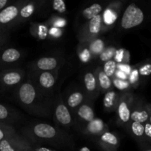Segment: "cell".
<instances>
[{
  "label": "cell",
  "instance_id": "cell-1",
  "mask_svg": "<svg viewBox=\"0 0 151 151\" xmlns=\"http://www.w3.org/2000/svg\"><path fill=\"white\" fill-rule=\"evenodd\" d=\"M21 133L31 145L47 144L59 148H71L75 145L73 139L67 132L48 123L29 124L24 127Z\"/></svg>",
  "mask_w": 151,
  "mask_h": 151
},
{
  "label": "cell",
  "instance_id": "cell-2",
  "mask_svg": "<svg viewBox=\"0 0 151 151\" xmlns=\"http://www.w3.org/2000/svg\"><path fill=\"white\" fill-rule=\"evenodd\" d=\"M13 96L18 104L29 114L43 117L52 116L54 100L43 95L29 80L27 79L15 89Z\"/></svg>",
  "mask_w": 151,
  "mask_h": 151
},
{
  "label": "cell",
  "instance_id": "cell-3",
  "mask_svg": "<svg viewBox=\"0 0 151 151\" xmlns=\"http://www.w3.org/2000/svg\"><path fill=\"white\" fill-rule=\"evenodd\" d=\"M59 71L32 72L28 71L27 78L37 89L45 97L52 98L58 80Z\"/></svg>",
  "mask_w": 151,
  "mask_h": 151
},
{
  "label": "cell",
  "instance_id": "cell-4",
  "mask_svg": "<svg viewBox=\"0 0 151 151\" xmlns=\"http://www.w3.org/2000/svg\"><path fill=\"white\" fill-rule=\"evenodd\" d=\"M26 77V71L21 67L0 71V94L14 91Z\"/></svg>",
  "mask_w": 151,
  "mask_h": 151
},
{
  "label": "cell",
  "instance_id": "cell-5",
  "mask_svg": "<svg viewBox=\"0 0 151 151\" xmlns=\"http://www.w3.org/2000/svg\"><path fill=\"white\" fill-rule=\"evenodd\" d=\"M146 19L145 11L136 3L128 4L124 10L120 22V28L130 30L142 24Z\"/></svg>",
  "mask_w": 151,
  "mask_h": 151
},
{
  "label": "cell",
  "instance_id": "cell-6",
  "mask_svg": "<svg viewBox=\"0 0 151 151\" xmlns=\"http://www.w3.org/2000/svg\"><path fill=\"white\" fill-rule=\"evenodd\" d=\"M64 62V57L61 54H52L30 62L27 68L32 72H55L60 70Z\"/></svg>",
  "mask_w": 151,
  "mask_h": 151
},
{
  "label": "cell",
  "instance_id": "cell-7",
  "mask_svg": "<svg viewBox=\"0 0 151 151\" xmlns=\"http://www.w3.org/2000/svg\"><path fill=\"white\" fill-rule=\"evenodd\" d=\"M103 32V16L100 14L81 25L78 32V39L79 43L87 44L100 37Z\"/></svg>",
  "mask_w": 151,
  "mask_h": 151
},
{
  "label": "cell",
  "instance_id": "cell-8",
  "mask_svg": "<svg viewBox=\"0 0 151 151\" xmlns=\"http://www.w3.org/2000/svg\"><path fill=\"white\" fill-rule=\"evenodd\" d=\"M52 116L57 126L69 128L74 125V116L66 106L62 95H59L54 100Z\"/></svg>",
  "mask_w": 151,
  "mask_h": 151
},
{
  "label": "cell",
  "instance_id": "cell-9",
  "mask_svg": "<svg viewBox=\"0 0 151 151\" xmlns=\"http://www.w3.org/2000/svg\"><path fill=\"white\" fill-rule=\"evenodd\" d=\"M27 0H14L0 11V30L10 31L16 27L19 11Z\"/></svg>",
  "mask_w": 151,
  "mask_h": 151
},
{
  "label": "cell",
  "instance_id": "cell-10",
  "mask_svg": "<svg viewBox=\"0 0 151 151\" xmlns=\"http://www.w3.org/2000/svg\"><path fill=\"white\" fill-rule=\"evenodd\" d=\"M136 95L131 91L121 93L119 103L116 108L117 123L119 126L126 128L131 122V114Z\"/></svg>",
  "mask_w": 151,
  "mask_h": 151
},
{
  "label": "cell",
  "instance_id": "cell-11",
  "mask_svg": "<svg viewBox=\"0 0 151 151\" xmlns=\"http://www.w3.org/2000/svg\"><path fill=\"white\" fill-rule=\"evenodd\" d=\"M24 56V53L16 47H2L0 50V71L19 67Z\"/></svg>",
  "mask_w": 151,
  "mask_h": 151
},
{
  "label": "cell",
  "instance_id": "cell-12",
  "mask_svg": "<svg viewBox=\"0 0 151 151\" xmlns=\"http://www.w3.org/2000/svg\"><path fill=\"white\" fill-rule=\"evenodd\" d=\"M88 101L94 102L100 95V91L94 70L87 69L83 75V87Z\"/></svg>",
  "mask_w": 151,
  "mask_h": 151
},
{
  "label": "cell",
  "instance_id": "cell-13",
  "mask_svg": "<svg viewBox=\"0 0 151 151\" xmlns=\"http://www.w3.org/2000/svg\"><path fill=\"white\" fill-rule=\"evenodd\" d=\"M123 2L122 1H112L105 7L103 16V32L108 30L114 24L118 19L119 13L122 10Z\"/></svg>",
  "mask_w": 151,
  "mask_h": 151
},
{
  "label": "cell",
  "instance_id": "cell-14",
  "mask_svg": "<svg viewBox=\"0 0 151 151\" xmlns=\"http://www.w3.org/2000/svg\"><path fill=\"white\" fill-rule=\"evenodd\" d=\"M44 2H45L44 1H40V0H37V1L27 0L24 5L21 7L16 27L24 24L29 19H31L37 12L41 10V7H44Z\"/></svg>",
  "mask_w": 151,
  "mask_h": 151
},
{
  "label": "cell",
  "instance_id": "cell-15",
  "mask_svg": "<svg viewBox=\"0 0 151 151\" xmlns=\"http://www.w3.org/2000/svg\"><path fill=\"white\" fill-rule=\"evenodd\" d=\"M30 145L28 140L17 134L0 142V151H23Z\"/></svg>",
  "mask_w": 151,
  "mask_h": 151
},
{
  "label": "cell",
  "instance_id": "cell-16",
  "mask_svg": "<svg viewBox=\"0 0 151 151\" xmlns=\"http://www.w3.org/2000/svg\"><path fill=\"white\" fill-rule=\"evenodd\" d=\"M107 124L100 118H94L92 121L84 125L81 128V131L84 136L94 139L100 137L102 134L109 131Z\"/></svg>",
  "mask_w": 151,
  "mask_h": 151
},
{
  "label": "cell",
  "instance_id": "cell-17",
  "mask_svg": "<svg viewBox=\"0 0 151 151\" xmlns=\"http://www.w3.org/2000/svg\"><path fill=\"white\" fill-rule=\"evenodd\" d=\"M73 116L75 117V120L81 128L86 123L92 121L95 118L92 102L87 100L83 103L74 112Z\"/></svg>",
  "mask_w": 151,
  "mask_h": 151
},
{
  "label": "cell",
  "instance_id": "cell-18",
  "mask_svg": "<svg viewBox=\"0 0 151 151\" xmlns=\"http://www.w3.org/2000/svg\"><path fill=\"white\" fill-rule=\"evenodd\" d=\"M97 145L103 151H118L120 140L117 134L108 131L95 139Z\"/></svg>",
  "mask_w": 151,
  "mask_h": 151
},
{
  "label": "cell",
  "instance_id": "cell-19",
  "mask_svg": "<svg viewBox=\"0 0 151 151\" xmlns=\"http://www.w3.org/2000/svg\"><path fill=\"white\" fill-rule=\"evenodd\" d=\"M149 119L147 103L142 98L136 96L131 114V121L145 124Z\"/></svg>",
  "mask_w": 151,
  "mask_h": 151
},
{
  "label": "cell",
  "instance_id": "cell-20",
  "mask_svg": "<svg viewBox=\"0 0 151 151\" xmlns=\"http://www.w3.org/2000/svg\"><path fill=\"white\" fill-rule=\"evenodd\" d=\"M87 100L88 99L86 95L81 87V88H75L69 91V94L66 95L64 101L73 114L77 109Z\"/></svg>",
  "mask_w": 151,
  "mask_h": 151
},
{
  "label": "cell",
  "instance_id": "cell-21",
  "mask_svg": "<svg viewBox=\"0 0 151 151\" xmlns=\"http://www.w3.org/2000/svg\"><path fill=\"white\" fill-rule=\"evenodd\" d=\"M23 119V115L13 108L0 103V123L10 125Z\"/></svg>",
  "mask_w": 151,
  "mask_h": 151
},
{
  "label": "cell",
  "instance_id": "cell-22",
  "mask_svg": "<svg viewBox=\"0 0 151 151\" xmlns=\"http://www.w3.org/2000/svg\"><path fill=\"white\" fill-rule=\"evenodd\" d=\"M119 97L120 94L114 89H111L105 93L103 102V109L105 111L108 113L114 112L116 110L119 103Z\"/></svg>",
  "mask_w": 151,
  "mask_h": 151
},
{
  "label": "cell",
  "instance_id": "cell-23",
  "mask_svg": "<svg viewBox=\"0 0 151 151\" xmlns=\"http://www.w3.org/2000/svg\"><path fill=\"white\" fill-rule=\"evenodd\" d=\"M94 73L97 78L100 93L105 94L107 91L114 89L112 79L106 75L101 66H98L94 69Z\"/></svg>",
  "mask_w": 151,
  "mask_h": 151
},
{
  "label": "cell",
  "instance_id": "cell-24",
  "mask_svg": "<svg viewBox=\"0 0 151 151\" xmlns=\"http://www.w3.org/2000/svg\"><path fill=\"white\" fill-rule=\"evenodd\" d=\"M128 134L137 142L139 145L147 143L145 137L144 124L131 121L125 128Z\"/></svg>",
  "mask_w": 151,
  "mask_h": 151
},
{
  "label": "cell",
  "instance_id": "cell-25",
  "mask_svg": "<svg viewBox=\"0 0 151 151\" xmlns=\"http://www.w3.org/2000/svg\"><path fill=\"white\" fill-rule=\"evenodd\" d=\"M104 9V6L100 3H94L88 7H85L80 13L79 19L82 21H85V22H88V20L91 19L92 18L102 14ZM84 22V23H85ZM83 23V24H84Z\"/></svg>",
  "mask_w": 151,
  "mask_h": 151
},
{
  "label": "cell",
  "instance_id": "cell-26",
  "mask_svg": "<svg viewBox=\"0 0 151 151\" xmlns=\"http://www.w3.org/2000/svg\"><path fill=\"white\" fill-rule=\"evenodd\" d=\"M49 27L46 23H31L29 26V33L39 41H44L48 38Z\"/></svg>",
  "mask_w": 151,
  "mask_h": 151
},
{
  "label": "cell",
  "instance_id": "cell-27",
  "mask_svg": "<svg viewBox=\"0 0 151 151\" xmlns=\"http://www.w3.org/2000/svg\"><path fill=\"white\" fill-rule=\"evenodd\" d=\"M86 44L93 58H98L99 55L103 52V51L106 47L105 40L100 37L89 41Z\"/></svg>",
  "mask_w": 151,
  "mask_h": 151
},
{
  "label": "cell",
  "instance_id": "cell-28",
  "mask_svg": "<svg viewBox=\"0 0 151 151\" xmlns=\"http://www.w3.org/2000/svg\"><path fill=\"white\" fill-rule=\"evenodd\" d=\"M141 83L151 76V60H147L137 64Z\"/></svg>",
  "mask_w": 151,
  "mask_h": 151
},
{
  "label": "cell",
  "instance_id": "cell-29",
  "mask_svg": "<svg viewBox=\"0 0 151 151\" xmlns=\"http://www.w3.org/2000/svg\"><path fill=\"white\" fill-rule=\"evenodd\" d=\"M46 24L49 27H56L63 29L67 25V20L63 16L59 15H52L47 21Z\"/></svg>",
  "mask_w": 151,
  "mask_h": 151
},
{
  "label": "cell",
  "instance_id": "cell-30",
  "mask_svg": "<svg viewBox=\"0 0 151 151\" xmlns=\"http://www.w3.org/2000/svg\"><path fill=\"white\" fill-rule=\"evenodd\" d=\"M77 52H78V58L82 63H88L91 59H93L86 44L79 43L78 49H77Z\"/></svg>",
  "mask_w": 151,
  "mask_h": 151
},
{
  "label": "cell",
  "instance_id": "cell-31",
  "mask_svg": "<svg viewBox=\"0 0 151 151\" xmlns=\"http://www.w3.org/2000/svg\"><path fill=\"white\" fill-rule=\"evenodd\" d=\"M116 50L117 49L114 47V46H108V47H106L103 51V52L99 55V61L102 63H104L105 62L112 60L114 57Z\"/></svg>",
  "mask_w": 151,
  "mask_h": 151
},
{
  "label": "cell",
  "instance_id": "cell-32",
  "mask_svg": "<svg viewBox=\"0 0 151 151\" xmlns=\"http://www.w3.org/2000/svg\"><path fill=\"white\" fill-rule=\"evenodd\" d=\"M113 60L116 63H129L130 53L124 48L117 49Z\"/></svg>",
  "mask_w": 151,
  "mask_h": 151
},
{
  "label": "cell",
  "instance_id": "cell-33",
  "mask_svg": "<svg viewBox=\"0 0 151 151\" xmlns=\"http://www.w3.org/2000/svg\"><path fill=\"white\" fill-rule=\"evenodd\" d=\"M128 81L129 82L130 85H131L132 88H137L140 85V83H141L137 65L134 66L132 71H131V73L128 75Z\"/></svg>",
  "mask_w": 151,
  "mask_h": 151
},
{
  "label": "cell",
  "instance_id": "cell-34",
  "mask_svg": "<svg viewBox=\"0 0 151 151\" xmlns=\"http://www.w3.org/2000/svg\"><path fill=\"white\" fill-rule=\"evenodd\" d=\"M16 134L17 132L13 126L0 123V142Z\"/></svg>",
  "mask_w": 151,
  "mask_h": 151
},
{
  "label": "cell",
  "instance_id": "cell-35",
  "mask_svg": "<svg viewBox=\"0 0 151 151\" xmlns=\"http://www.w3.org/2000/svg\"><path fill=\"white\" fill-rule=\"evenodd\" d=\"M116 66H117V63L112 59V60H109V61L105 62L104 63H103V66H101L106 75L112 79L114 77L115 72L117 69Z\"/></svg>",
  "mask_w": 151,
  "mask_h": 151
},
{
  "label": "cell",
  "instance_id": "cell-36",
  "mask_svg": "<svg viewBox=\"0 0 151 151\" xmlns=\"http://www.w3.org/2000/svg\"><path fill=\"white\" fill-rule=\"evenodd\" d=\"M112 83H113V86L114 88L122 91V93L131 91V90L132 89L128 81H123V80H119L117 78H112Z\"/></svg>",
  "mask_w": 151,
  "mask_h": 151
},
{
  "label": "cell",
  "instance_id": "cell-37",
  "mask_svg": "<svg viewBox=\"0 0 151 151\" xmlns=\"http://www.w3.org/2000/svg\"><path fill=\"white\" fill-rule=\"evenodd\" d=\"M51 7L55 11L61 13V14L66 13V4L63 0H54V1H52L51 2Z\"/></svg>",
  "mask_w": 151,
  "mask_h": 151
},
{
  "label": "cell",
  "instance_id": "cell-38",
  "mask_svg": "<svg viewBox=\"0 0 151 151\" xmlns=\"http://www.w3.org/2000/svg\"><path fill=\"white\" fill-rule=\"evenodd\" d=\"M63 29L56 27H49L48 38L52 40H57L63 35Z\"/></svg>",
  "mask_w": 151,
  "mask_h": 151
},
{
  "label": "cell",
  "instance_id": "cell-39",
  "mask_svg": "<svg viewBox=\"0 0 151 151\" xmlns=\"http://www.w3.org/2000/svg\"><path fill=\"white\" fill-rule=\"evenodd\" d=\"M10 38V31L0 30V50L5 47Z\"/></svg>",
  "mask_w": 151,
  "mask_h": 151
},
{
  "label": "cell",
  "instance_id": "cell-40",
  "mask_svg": "<svg viewBox=\"0 0 151 151\" xmlns=\"http://www.w3.org/2000/svg\"><path fill=\"white\" fill-rule=\"evenodd\" d=\"M144 128L146 142L151 145V124L149 122V121L144 124Z\"/></svg>",
  "mask_w": 151,
  "mask_h": 151
},
{
  "label": "cell",
  "instance_id": "cell-41",
  "mask_svg": "<svg viewBox=\"0 0 151 151\" xmlns=\"http://www.w3.org/2000/svg\"><path fill=\"white\" fill-rule=\"evenodd\" d=\"M116 68H117L118 70L122 71L126 75H129V74L131 73L133 68H134V66H131L129 63H117Z\"/></svg>",
  "mask_w": 151,
  "mask_h": 151
},
{
  "label": "cell",
  "instance_id": "cell-42",
  "mask_svg": "<svg viewBox=\"0 0 151 151\" xmlns=\"http://www.w3.org/2000/svg\"><path fill=\"white\" fill-rule=\"evenodd\" d=\"M114 78H117V79H119V80H123V81H128V75H126L125 73H124V72H122V71L116 69Z\"/></svg>",
  "mask_w": 151,
  "mask_h": 151
},
{
  "label": "cell",
  "instance_id": "cell-43",
  "mask_svg": "<svg viewBox=\"0 0 151 151\" xmlns=\"http://www.w3.org/2000/svg\"><path fill=\"white\" fill-rule=\"evenodd\" d=\"M32 146L35 151H55L52 150V149L48 148V147H44V146H41L39 145H32Z\"/></svg>",
  "mask_w": 151,
  "mask_h": 151
},
{
  "label": "cell",
  "instance_id": "cell-44",
  "mask_svg": "<svg viewBox=\"0 0 151 151\" xmlns=\"http://www.w3.org/2000/svg\"><path fill=\"white\" fill-rule=\"evenodd\" d=\"M14 0H0V11L13 2Z\"/></svg>",
  "mask_w": 151,
  "mask_h": 151
},
{
  "label": "cell",
  "instance_id": "cell-45",
  "mask_svg": "<svg viewBox=\"0 0 151 151\" xmlns=\"http://www.w3.org/2000/svg\"><path fill=\"white\" fill-rule=\"evenodd\" d=\"M141 151H151V145L148 143H143L139 145Z\"/></svg>",
  "mask_w": 151,
  "mask_h": 151
},
{
  "label": "cell",
  "instance_id": "cell-46",
  "mask_svg": "<svg viewBox=\"0 0 151 151\" xmlns=\"http://www.w3.org/2000/svg\"><path fill=\"white\" fill-rule=\"evenodd\" d=\"M147 110H148V114H149V122L151 124V103H147Z\"/></svg>",
  "mask_w": 151,
  "mask_h": 151
},
{
  "label": "cell",
  "instance_id": "cell-47",
  "mask_svg": "<svg viewBox=\"0 0 151 151\" xmlns=\"http://www.w3.org/2000/svg\"><path fill=\"white\" fill-rule=\"evenodd\" d=\"M78 151H91V150H90V149L88 148V147H86V146H84V147H81Z\"/></svg>",
  "mask_w": 151,
  "mask_h": 151
},
{
  "label": "cell",
  "instance_id": "cell-48",
  "mask_svg": "<svg viewBox=\"0 0 151 151\" xmlns=\"http://www.w3.org/2000/svg\"><path fill=\"white\" fill-rule=\"evenodd\" d=\"M23 151H35V150H34V149L32 148V146L30 145V146H29V147H27V148H25Z\"/></svg>",
  "mask_w": 151,
  "mask_h": 151
}]
</instances>
